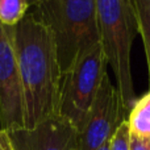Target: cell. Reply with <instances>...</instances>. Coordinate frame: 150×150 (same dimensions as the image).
<instances>
[{
    "label": "cell",
    "instance_id": "1",
    "mask_svg": "<svg viewBox=\"0 0 150 150\" xmlns=\"http://www.w3.org/2000/svg\"><path fill=\"white\" fill-rule=\"evenodd\" d=\"M15 49L24 92V128L58 116L62 70L50 30L28 11L15 25Z\"/></svg>",
    "mask_w": 150,
    "mask_h": 150
},
{
    "label": "cell",
    "instance_id": "2",
    "mask_svg": "<svg viewBox=\"0 0 150 150\" xmlns=\"http://www.w3.org/2000/svg\"><path fill=\"white\" fill-rule=\"evenodd\" d=\"M29 12L52 33L62 75L83 53L100 44L96 0H46Z\"/></svg>",
    "mask_w": 150,
    "mask_h": 150
},
{
    "label": "cell",
    "instance_id": "3",
    "mask_svg": "<svg viewBox=\"0 0 150 150\" xmlns=\"http://www.w3.org/2000/svg\"><path fill=\"white\" fill-rule=\"evenodd\" d=\"M100 46L117 82V91L127 112L137 100L130 71V52L137 21L130 0H96Z\"/></svg>",
    "mask_w": 150,
    "mask_h": 150
},
{
    "label": "cell",
    "instance_id": "4",
    "mask_svg": "<svg viewBox=\"0 0 150 150\" xmlns=\"http://www.w3.org/2000/svg\"><path fill=\"white\" fill-rule=\"evenodd\" d=\"M107 63L100 44L83 53L63 74L59 115L74 128H80L98 90L107 75Z\"/></svg>",
    "mask_w": 150,
    "mask_h": 150
},
{
    "label": "cell",
    "instance_id": "5",
    "mask_svg": "<svg viewBox=\"0 0 150 150\" xmlns=\"http://www.w3.org/2000/svg\"><path fill=\"white\" fill-rule=\"evenodd\" d=\"M127 115L121 96L107 74L78 129L76 150L99 149L111 140L117 128L127 120Z\"/></svg>",
    "mask_w": 150,
    "mask_h": 150
},
{
    "label": "cell",
    "instance_id": "6",
    "mask_svg": "<svg viewBox=\"0 0 150 150\" xmlns=\"http://www.w3.org/2000/svg\"><path fill=\"white\" fill-rule=\"evenodd\" d=\"M24 128V92L15 49V26L0 24V129Z\"/></svg>",
    "mask_w": 150,
    "mask_h": 150
},
{
    "label": "cell",
    "instance_id": "7",
    "mask_svg": "<svg viewBox=\"0 0 150 150\" xmlns=\"http://www.w3.org/2000/svg\"><path fill=\"white\" fill-rule=\"evenodd\" d=\"M13 150H76V129L59 115L33 128L7 132Z\"/></svg>",
    "mask_w": 150,
    "mask_h": 150
},
{
    "label": "cell",
    "instance_id": "8",
    "mask_svg": "<svg viewBox=\"0 0 150 150\" xmlns=\"http://www.w3.org/2000/svg\"><path fill=\"white\" fill-rule=\"evenodd\" d=\"M125 121L132 136L150 140V91L134 101Z\"/></svg>",
    "mask_w": 150,
    "mask_h": 150
},
{
    "label": "cell",
    "instance_id": "9",
    "mask_svg": "<svg viewBox=\"0 0 150 150\" xmlns=\"http://www.w3.org/2000/svg\"><path fill=\"white\" fill-rule=\"evenodd\" d=\"M26 0H0V24L15 26L28 13Z\"/></svg>",
    "mask_w": 150,
    "mask_h": 150
},
{
    "label": "cell",
    "instance_id": "10",
    "mask_svg": "<svg viewBox=\"0 0 150 150\" xmlns=\"http://www.w3.org/2000/svg\"><path fill=\"white\" fill-rule=\"evenodd\" d=\"M138 32H150V0H130Z\"/></svg>",
    "mask_w": 150,
    "mask_h": 150
},
{
    "label": "cell",
    "instance_id": "11",
    "mask_svg": "<svg viewBox=\"0 0 150 150\" xmlns=\"http://www.w3.org/2000/svg\"><path fill=\"white\" fill-rule=\"evenodd\" d=\"M129 141L130 133L127 121H124L112 136L109 141V150H129Z\"/></svg>",
    "mask_w": 150,
    "mask_h": 150
},
{
    "label": "cell",
    "instance_id": "12",
    "mask_svg": "<svg viewBox=\"0 0 150 150\" xmlns=\"http://www.w3.org/2000/svg\"><path fill=\"white\" fill-rule=\"evenodd\" d=\"M129 150H150V140L130 134Z\"/></svg>",
    "mask_w": 150,
    "mask_h": 150
},
{
    "label": "cell",
    "instance_id": "13",
    "mask_svg": "<svg viewBox=\"0 0 150 150\" xmlns=\"http://www.w3.org/2000/svg\"><path fill=\"white\" fill-rule=\"evenodd\" d=\"M141 34V38L144 42V47H145V54H146V62H148V70H149V86H150V32H138Z\"/></svg>",
    "mask_w": 150,
    "mask_h": 150
},
{
    "label": "cell",
    "instance_id": "14",
    "mask_svg": "<svg viewBox=\"0 0 150 150\" xmlns=\"http://www.w3.org/2000/svg\"><path fill=\"white\" fill-rule=\"evenodd\" d=\"M0 150H13L7 132L1 129H0Z\"/></svg>",
    "mask_w": 150,
    "mask_h": 150
},
{
    "label": "cell",
    "instance_id": "15",
    "mask_svg": "<svg viewBox=\"0 0 150 150\" xmlns=\"http://www.w3.org/2000/svg\"><path fill=\"white\" fill-rule=\"evenodd\" d=\"M42 1H46V0H26V3H28V5H29V8H32V7H34V5H37V4H40V3H42Z\"/></svg>",
    "mask_w": 150,
    "mask_h": 150
},
{
    "label": "cell",
    "instance_id": "16",
    "mask_svg": "<svg viewBox=\"0 0 150 150\" xmlns=\"http://www.w3.org/2000/svg\"><path fill=\"white\" fill-rule=\"evenodd\" d=\"M111 141V140H109ZM109 141H107L105 144H103V145L100 146L99 149H96V150H109Z\"/></svg>",
    "mask_w": 150,
    "mask_h": 150
}]
</instances>
